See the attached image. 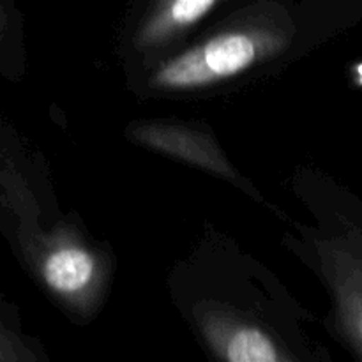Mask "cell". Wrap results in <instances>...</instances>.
Listing matches in <instances>:
<instances>
[{"instance_id": "cell-1", "label": "cell", "mask_w": 362, "mask_h": 362, "mask_svg": "<svg viewBox=\"0 0 362 362\" xmlns=\"http://www.w3.org/2000/svg\"><path fill=\"white\" fill-rule=\"evenodd\" d=\"M269 48L260 32H226L175 57L156 73L154 85L168 90L205 87L243 73Z\"/></svg>"}, {"instance_id": "cell-2", "label": "cell", "mask_w": 362, "mask_h": 362, "mask_svg": "<svg viewBox=\"0 0 362 362\" xmlns=\"http://www.w3.org/2000/svg\"><path fill=\"white\" fill-rule=\"evenodd\" d=\"M216 2L218 0H158L152 16L145 23L141 39L145 42L166 41L202 20Z\"/></svg>"}, {"instance_id": "cell-3", "label": "cell", "mask_w": 362, "mask_h": 362, "mask_svg": "<svg viewBox=\"0 0 362 362\" xmlns=\"http://www.w3.org/2000/svg\"><path fill=\"white\" fill-rule=\"evenodd\" d=\"M94 257L80 247H60L45 262V279L49 288L60 293L83 290L94 278Z\"/></svg>"}, {"instance_id": "cell-4", "label": "cell", "mask_w": 362, "mask_h": 362, "mask_svg": "<svg viewBox=\"0 0 362 362\" xmlns=\"http://www.w3.org/2000/svg\"><path fill=\"white\" fill-rule=\"evenodd\" d=\"M223 356L233 362L279 361L274 343L255 329H237L221 343Z\"/></svg>"}, {"instance_id": "cell-5", "label": "cell", "mask_w": 362, "mask_h": 362, "mask_svg": "<svg viewBox=\"0 0 362 362\" xmlns=\"http://www.w3.org/2000/svg\"><path fill=\"white\" fill-rule=\"evenodd\" d=\"M357 71H359V78H361V83H362V64H361L359 69H357Z\"/></svg>"}, {"instance_id": "cell-6", "label": "cell", "mask_w": 362, "mask_h": 362, "mask_svg": "<svg viewBox=\"0 0 362 362\" xmlns=\"http://www.w3.org/2000/svg\"><path fill=\"white\" fill-rule=\"evenodd\" d=\"M359 331H361V336H362V315H361V318H359Z\"/></svg>"}]
</instances>
